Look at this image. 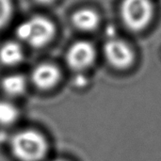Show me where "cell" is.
Masks as SVG:
<instances>
[{
	"mask_svg": "<svg viewBox=\"0 0 161 161\" xmlns=\"http://www.w3.org/2000/svg\"><path fill=\"white\" fill-rule=\"evenodd\" d=\"M95 58L96 53L92 44L85 41H80L70 47L66 55V61L72 70L82 72L93 64Z\"/></svg>",
	"mask_w": 161,
	"mask_h": 161,
	"instance_id": "277c9868",
	"label": "cell"
},
{
	"mask_svg": "<svg viewBox=\"0 0 161 161\" xmlns=\"http://www.w3.org/2000/svg\"><path fill=\"white\" fill-rule=\"evenodd\" d=\"M10 150L19 161H41L46 157L48 142L39 131L26 129L11 138Z\"/></svg>",
	"mask_w": 161,
	"mask_h": 161,
	"instance_id": "6da1fadb",
	"label": "cell"
},
{
	"mask_svg": "<svg viewBox=\"0 0 161 161\" xmlns=\"http://www.w3.org/2000/svg\"><path fill=\"white\" fill-rule=\"evenodd\" d=\"M56 33L54 24L42 16H34L20 24L16 29L17 37L35 48L49 43Z\"/></svg>",
	"mask_w": 161,
	"mask_h": 161,
	"instance_id": "7a4b0ae2",
	"label": "cell"
},
{
	"mask_svg": "<svg viewBox=\"0 0 161 161\" xmlns=\"http://www.w3.org/2000/svg\"><path fill=\"white\" fill-rule=\"evenodd\" d=\"M19 117L20 111L13 103L6 100H0V125H12L18 121Z\"/></svg>",
	"mask_w": 161,
	"mask_h": 161,
	"instance_id": "30bf717a",
	"label": "cell"
},
{
	"mask_svg": "<svg viewBox=\"0 0 161 161\" xmlns=\"http://www.w3.org/2000/svg\"><path fill=\"white\" fill-rule=\"evenodd\" d=\"M60 79V72L58 67L51 63H42L34 68L31 74L33 84L40 90L54 88Z\"/></svg>",
	"mask_w": 161,
	"mask_h": 161,
	"instance_id": "8992f818",
	"label": "cell"
},
{
	"mask_svg": "<svg viewBox=\"0 0 161 161\" xmlns=\"http://www.w3.org/2000/svg\"><path fill=\"white\" fill-rule=\"evenodd\" d=\"M35 1H37V2L40 3V4H50V3H52L54 0H35Z\"/></svg>",
	"mask_w": 161,
	"mask_h": 161,
	"instance_id": "4fadbf2b",
	"label": "cell"
},
{
	"mask_svg": "<svg viewBox=\"0 0 161 161\" xmlns=\"http://www.w3.org/2000/svg\"><path fill=\"white\" fill-rule=\"evenodd\" d=\"M86 82H87V79L84 76H82V75H79L75 80V85L77 87H83V86H85Z\"/></svg>",
	"mask_w": 161,
	"mask_h": 161,
	"instance_id": "7c38bea8",
	"label": "cell"
},
{
	"mask_svg": "<svg viewBox=\"0 0 161 161\" xmlns=\"http://www.w3.org/2000/svg\"><path fill=\"white\" fill-rule=\"evenodd\" d=\"M53 161H64V160H61V159H57V160H53Z\"/></svg>",
	"mask_w": 161,
	"mask_h": 161,
	"instance_id": "5bb4252c",
	"label": "cell"
},
{
	"mask_svg": "<svg viewBox=\"0 0 161 161\" xmlns=\"http://www.w3.org/2000/svg\"><path fill=\"white\" fill-rule=\"evenodd\" d=\"M24 59L22 47L13 42L4 43L0 48V62L6 66H16Z\"/></svg>",
	"mask_w": 161,
	"mask_h": 161,
	"instance_id": "ba28073f",
	"label": "cell"
},
{
	"mask_svg": "<svg viewBox=\"0 0 161 161\" xmlns=\"http://www.w3.org/2000/svg\"><path fill=\"white\" fill-rule=\"evenodd\" d=\"M72 21L74 25L82 31H92L98 26L99 16L97 12L90 8L78 9L73 14Z\"/></svg>",
	"mask_w": 161,
	"mask_h": 161,
	"instance_id": "52a82bcc",
	"label": "cell"
},
{
	"mask_svg": "<svg viewBox=\"0 0 161 161\" xmlns=\"http://www.w3.org/2000/svg\"><path fill=\"white\" fill-rule=\"evenodd\" d=\"M154 8L150 0H123L121 16L132 31H141L150 23Z\"/></svg>",
	"mask_w": 161,
	"mask_h": 161,
	"instance_id": "3957f363",
	"label": "cell"
},
{
	"mask_svg": "<svg viewBox=\"0 0 161 161\" xmlns=\"http://www.w3.org/2000/svg\"><path fill=\"white\" fill-rule=\"evenodd\" d=\"M3 92L9 97L21 96L26 90V81L23 75H10L5 76L1 81Z\"/></svg>",
	"mask_w": 161,
	"mask_h": 161,
	"instance_id": "9c48e42d",
	"label": "cell"
},
{
	"mask_svg": "<svg viewBox=\"0 0 161 161\" xmlns=\"http://www.w3.org/2000/svg\"><path fill=\"white\" fill-rule=\"evenodd\" d=\"M12 14V4L10 0H0V29L9 21Z\"/></svg>",
	"mask_w": 161,
	"mask_h": 161,
	"instance_id": "8fae6325",
	"label": "cell"
},
{
	"mask_svg": "<svg viewBox=\"0 0 161 161\" xmlns=\"http://www.w3.org/2000/svg\"><path fill=\"white\" fill-rule=\"evenodd\" d=\"M104 51L109 64L120 70L129 68L135 58L131 47L124 41L117 39H110L105 44Z\"/></svg>",
	"mask_w": 161,
	"mask_h": 161,
	"instance_id": "5b68a950",
	"label": "cell"
}]
</instances>
